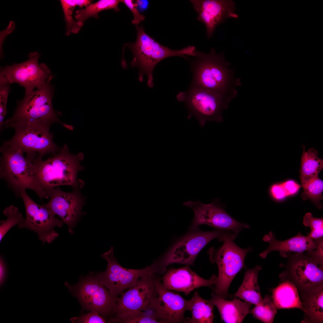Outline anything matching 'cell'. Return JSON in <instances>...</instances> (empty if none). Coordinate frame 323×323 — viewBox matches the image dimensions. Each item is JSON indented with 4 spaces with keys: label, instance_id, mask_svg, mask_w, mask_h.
<instances>
[{
    "label": "cell",
    "instance_id": "ab89813d",
    "mask_svg": "<svg viewBox=\"0 0 323 323\" xmlns=\"http://www.w3.org/2000/svg\"><path fill=\"white\" fill-rule=\"evenodd\" d=\"M281 184L287 196L295 194L301 187L300 185L292 180H288Z\"/></svg>",
    "mask_w": 323,
    "mask_h": 323
},
{
    "label": "cell",
    "instance_id": "d590c367",
    "mask_svg": "<svg viewBox=\"0 0 323 323\" xmlns=\"http://www.w3.org/2000/svg\"><path fill=\"white\" fill-rule=\"evenodd\" d=\"M9 84L0 85V127L1 129L4 120L7 113L6 106L10 91Z\"/></svg>",
    "mask_w": 323,
    "mask_h": 323
},
{
    "label": "cell",
    "instance_id": "74e56055",
    "mask_svg": "<svg viewBox=\"0 0 323 323\" xmlns=\"http://www.w3.org/2000/svg\"><path fill=\"white\" fill-rule=\"evenodd\" d=\"M313 240L316 244V248L310 252H307V254L313 259L323 265V237Z\"/></svg>",
    "mask_w": 323,
    "mask_h": 323
},
{
    "label": "cell",
    "instance_id": "4fadbf2b",
    "mask_svg": "<svg viewBox=\"0 0 323 323\" xmlns=\"http://www.w3.org/2000/svg\"><path fill=\"white\" fill-rule=\"evenodd\" d=\"M101 256L107 260V266L104 271L97 273L96 275L112 296L116 298L134 285L139 278L153 271L150 266L140 269L123 267L115 258L113 246Z\"/></svg>",
    "mask_w": 323,
    "mask_h": 323
},
{
    "label": "cell",
    "instance_id": "603a6c76",
    "mask_svg": "<svg viewBox=\"0 0 323 323\" xmlns=\"http://www.w3.org/2000/svg\"><path fill=\"white\" fill-rule=\"evenodd\" d=\"M272 300L277 309L297 308L305 312L304 303L297 288L289 281L280 284L272 290Z\"/></svg>",
    "mask_w": 323,
    "mask_h": 323
},
{
    "label": "cell",
    "instance_id": "ffe728a7",
    "mask_svg": "<svg viewBox=\"0 0 323 323\" xmlns=\"http://www.w3.org/2000/svg\"><path fill=\"white\" fill-rule=\"evenodd\" d=\"M304 253H296L290 265L292 275L297 284L306 291L322 285L323 265Z\"/></svg>",
    "mask_w": 323,
    "mask_h": 323
},
{
    "label": "cell",
    "instance_id": "7402d4cb",
    "mask_svg": "<svg viewBox=\"0 0 323 323\" xmlns=\"http://www.w3.org/2000/svg\"><path fill=\"white\" fill-rule=\"evenodd\" d=\"M211 299L217 308L222 320L226 323H242L251 311V304L235 298L232 300L219 298L211 294Z\"/></svg>",
    "mask_w": 323,
    "mask_h": 323
},
{
    "label": "cell",
    "instance_id": "9a60e30c",
    "mask_svg": "<svg viewBox=\"0 0 323 323\" xmlns=\"http://www.w3.org/2000/svg\"><path fill=\"white\" fill-rule=\"evenodd\" d=\"M158 276L153 271L139 278L117 298L109 317L124 312L149 309L157 296L156 281Z\"/></svg>",
    "mask_w": 323,
    "mask_h": 323
},
{
    "label": "cell",
    "instance_id": "cb8c5ba5",
    "mask_svg": "<svg viewBox=\"0 0 323 323\" xmlns=\"http://www.w3.org/2000/svg\"><path fill=\"white\" fill-rule=\"evenodd\" d=\"M261 266L248 269L244 274L243 281L237 292L234 294L245 301L258 304L263 300L258 282V275L261 269Z\"/></svg>",
    "mask_w": 323,
    "mask_h": 323
},
{
    "label": "cell",
    "instance_id": "277c9868",
    "mask_svg": "<svg viewBox=\"0 0 323 323\" xmlns=\"http://www.w3.org/2000/svg\"><path fill=\"white\" fill-rule=\"evenodd\" d=\"M137 37L133 43H128L126 45L132 51L133 58L131 65L137 67L139 70L138 80L144 81L146 74L147 78L148 86L152 88L154 86L153 71L156 65L165 58L173 56L186 58L185 55L195 56V46H189L178 50L171 49L159 44L145 32L142 26L136 25Z\"/></svg>",
    "mask_w": 323,
    "mask_h": 323
},
{
    "label": "cell",
    "instance_id": "52a82bcc",
    "mask_svg": "<svg viewBox=\"0 0 323 323\" xmlns=\"http://www.w3.org/2000/svg\"><path fill=\"white\" fill-rule=\"evenodd\" d=\"M189 231L178 240L170 249L150 266L159 276L164 274L167 267L174 263L193 264L199 253L210 241H219L227 230L217 229L209 231L199 228H190Z\"/></svg>",
    "mask_w": 323,
    "mask_h": 323
},
{
    "label": "cell",
    "instance_id": "2e32d148",
    "mask_svg": "<svg viewBox=\"0 0 323 323\" xmlns=\"http://www.w3.org/2000/svg\"><path fill=\"white\" fill-rule=\"evenodd\" d=\"M79 189H73L70 192L62 190L58 187L48 190L50 200L43 205L59 217L68 227L70 233L77 222L86 212L82 210L86 198Z\"/></svg>",
    "mask_w": 323,
    "mask_h": 323
},
{
    "label": "cell",
    "instance_id": "d6a6232c",
    "mask_svg": "<svg viewBox=\"0 0 323 323\" xmlns=\"http://www.w3.org/2000/svg\"><path fill=\"white\" fill-rule=\"evenodd\" d=\"M3 214L7 218L5 220L0 222V242L11 228L15 226H18L25 219L17 207L14 205H10L6 207L3 211Z\"/></svg>",
    "mask_w": 323,
    "mask_h": 323
},
{
    "label": "cell",
    "instance_id": "60d3db41",
    "mask_svg": "<svg viewBox=\"0 0 323 323\" xmlns=\"http://www.w3.org/2000/svg\"><path fill=\"white\" fill-rule=\"evenodd\" d=\"M7 277V269L5 261L1 256L0 258V283L1 286L5 281Z\"/></svg>",
    "mask_w": 323,
    "mask_h": 323
},
{
    "label": "cell",
    "instance_id": "d4e9b609",
    "mask_svg": "<svg viewBox=\"0 0 323 323\" xmlns=\"http://www.w3.org/2000/svg\"><path fill=\"white\" fill-rule=\"evenodd\" d=\"M189 301L188 310L191 311L192 316L191 318H188V323H213L215 306L211 299H204L195 292Z\"/></svg>",
    "mask_w": 323,
    "mask_h": 323
},
{
    "label": "cell",
    "instance_id": "4316f807",
    "mask_svg": "<svg viewBox=\"0 0 323 323\" xmlns=\"http://www.w3.org/2000/svg\"><path fill=\"white\" fill-rule=\"evenodd\" d=\"M305 295L304 306L307 317L303 322L322 323L323 288L322 285L309 290Z\"/></svg>",
    "mask_w": 323,
    "mask_h": 323
},
{
    "label": "cell",
    "instance_id": "9c48e42d",
    "mask_svg": "<svg viewBox=\"0 0 323 323\" xmlns=\"http://www.w3.org/2000/svg\"><path fill=\"white\" fill-rule=\"evenodd\" d=\"M176 98L185 102L189 112L188 118L195 117L201 127L207 121L223 122L222 112L233 99L217 92L191 86L187 91L179 92Z\"/></svg>",
    "mask_w": 323,
    "mask_h": 323
},
{
    "label": "cell",
    "instance_id": "8d00e7d4",
    "mask_svg": "<svg viewBox=\"0 0 323 323\" xmlns=\"http://www.w3.org/2000/svg\"><path fill=\"white\" fill-rule=\"evenodd\" d=\"M121 2L124 3L130 10L134 15V18L131 22L134 25H138L145 18L144 16L141 14L137 8V4L136 1L132 0H122Z\"/></svg>",
    "mask_w": 323,
    "mask_h": 323
},
{
    "label": "cell",
    "instance_id": "44dd1931",
    "mask_svg": "<svg viewBox=\"0 0 323 323\" xmlns=\"http://www.w3.org/2000/svg\"><path fill=\"white\" fill-rule=\"evenodd\" d=\"M263 240L268 242V248L261 253L259 255L265 258L268 253L273 251H278L283 257L287 258L289 253H304L310 252L316 248L314 240L308 236H305L299 232L296 235L284 241L277 240L274 234L270 231L268 234L264 236Z\"/></svg>",
    "mask_w": 323,
    "mask_h": 323
},
{
    "label": "cell",
    "instance_id": "5b68a950",
    "mask_svg": "<svg viewBox=\"0 0 323 323\" xmlns=\"http://www.w3.org/2000/svg\"><path fill=\"white\" fill-rule=\"evenodd\" d=\"M237 235L228 230L220 241L223 242L222 246L218 249L211 247L208 251L211 263L216 264L218 269L217 281L212 288V293L220 298L226 299L229 297V286L237 274L244 267L246 255L252 250L251 247L243 249L236 245L234 240Z\"/></svg>",
    "mask_w": 323,
    "mask_h": 323
},
{
    "label": "cell",
    "instance_id": "5bb4252c",
    "mask_svg": "<svg viewBox=\"0 0 323 323\" xmlns=\"http://www.w3.org/2000/svg\"><path fill=\"white\" fill-rule=\"evenodd\" d=\"M183 204L194 212L191 228H198L200 225L205 224L217 229L231 231L238 235L243 229L250 228L247 224L239 222L228 213L218 199H214L208 204H203L199 200L189 201Z\"/></svg>",
    "mask_w": 323,
    "mask_h": 323
},
{
    "label": "cell",
    "instance_id": "7a4b0ae2",
    "mask_svg": "<svg viewBox=\"0 0 323 323\" xmlns=\"http://www.w3.org/2000/svg\"><path fill=\"white\" fill-rule=\"evenodd\" d=\"M83 159L82 153L72 154L66 144L60 151L46 159L37 157L33 162L38 184L48 192V190L62 185L81 189L84 183L78 179L77 175L85 168L80 164Z\"/></svg>",
    "mask_w": 323,
    "mask_h": 323
},
{
    "label": "cell",
    "instance_id": "30bf717a",
    "mask_svg": "<svg viewBox=\"0 0 323 323\" xmlns=\"http://www.w3.org/2000/svg\"><path fill=\"white\" fill-rule=\"evenodd\" d=\"M65 284L68 291L77 299L82 310L97 311L106 322L111 315L117 298L112 296L96 274L92 272L83 276L77 284L73 285L67 281Z\"/></svg>",
    "mask_w": 323,
    "mask_h": 323
},
{
    "label": "cell",
    "instance_id": "e575fe53",
    "mask_svg": "<svg viewBox=\"0 0 323 323\" xmlns=\"http://www.w3.org/2000/svg\"><path fill=\"white\" fill-rule=\"evenodd\" d=\"M70 321L73 323H105L106 322L104 318L98 312L90 311L87 313L71 318Z\"/></svg>",
    "mask_w": 323,
    "mask_h": 323
},
{
    "label": "cell",
    "instance_id": "f546056e",
    "mask_svg": "<svg viewBox=\"0 0 323 323\" xmlns=\"http://www.w3.org/2000/svg\"><path fill=\"white\" fill-rule=\"evenodd\" d=\"M120 2L121 0H100L88 5L85 9L76 10L75 17L77 20L82 21L92 17L98 18V13L103 10L113 9L116 12L119 11L118 4Z\"/></svg>",
    "mask_w": 323,
    "mask_h": 323
},
{
    "label": "cell",
    "instance_id": "484cf974",
    "mask_svg": "<svg viewBox=\"0 0 323 323\" xmlns=\"http://www.w3.org/2000/svg\"><path fill=\"white\" fill-rule=\"evenodd\" d=\"M301 162L300 178L301 186L311 179L318 176L323 168V160L318 157V153L315 149L312 148L307 151L304 145Z\"/></svg>",
    "mask_w": 323,
    "mask_h": 323
},
{
    "label": "cell",
    "instance_id": "d6986e66",
    "mask_svg": "<svg viewBox=\"0 0 323 323\" xmlns=\"http://www.w3.org/2000/svg\"><path fill=\"white\" fill-rule=\"evenodd\" d=\"M161 278L162 285L167 289L182 292L187 295L201 287H208L212 288L217 282V276L214 274L209 279H205L186 265L167 270Z\"/></svg>",
    "mask_w": 323,
    "mask_h": 323
},
{
    "label": "cell",
    "instance_id": "7c38bea8",
    "mask_svg": "<svg viewBox=\"0 0 323 323\" xmlns=\"http://www.w3.org/2000/svg\"><path fill=\"white\" fill-rule=\"evenodd\" d=\"M25 205L26 217L18 227L26 228L36 233L39 239L43 244L52 243L59 236L54 230L61 227L64 223L51 210L43 205H39L28 196L25 190L20 194Z\"/></svg>",
    "mask_w": 323,
    "mask_h": 323
},
{
    "label": "cell",
    "instance_id": "b9f144b4",
    "mask_svg": "<svg viewBox=\"0 0 323 323\" xmlns=\"http://www.w3.org/2000/svg\"><path fill=\"white\" fill-rule=\"evenodd\" d=\"M136 2L137 4V8L140 11L143 12L148 8L149 1L147 0H136Z\"/></svg>",
    "mask_w": 323,
    "mask_h": 323
},
{
    "label": "cell",
    "instance_id": "83f0119b",
    "mask_svg": "<svg viewBox=\"0 0 323 323\" xmlns=\"http://www.w3.org/2000/svg\"><path fill=\"white\" fill-rule=\"evenodd\" d=\"M60 2L66 23V35H69L71 33H77L83 26V22L74 19L72 14L74 9L77 6L80 7H86L92 4L93 1L89 0H61Z\"/></svg>",
    "mask_w": 323,
    "mask_h": 323
},
{
    "label": "cell",
    "instance_id": "6da1fadb",
    "mask_svg": "<svg viewBox=\"0 0 323 323\" xmlns=\"http://www.w3.org/2000/svg\"><path fill=\"white\" fill-rule=\"evenodd\" d=\"M196 58L191 63L193 80L191 86L217 92L232 99L237 95L236 88L241 85L234 69L228 67L224 52L217 54L214 48L208 53L196 50Z\"/></svg>",
    "mask_w": 323,
    "mask_h": 323
},
{
    "label": "cell",
    "instance_id": "ac0fdd59",
    "mask_svg": "<svg viewBox=\"0 0 323 323\" xmlns=\"http://www.w3.org/2000/svg\"><path fill=\"white\" fill-rule=\"evenodd\" d=\"M198 13L197 19L205 25L207 37L211 38L217 26L229 18L237 19L235 4L231 0H191Z\"/></svg>",
    "mask_w": 323,
    "mask_h": 323
},
{
    "label": "cell",
    "instance_id": "f35d334b",
    "mask_svg": "<svg viewBox=\"0 0 323 323\" xmlns=\"http://www.w3.org/2000/svg\"><path fill=\"white\" fill-rule=\"evenodd\" d=\"M269 191L271 196L276 199H281L287 196L282 184L272 185Z\"/></svg>",
    "mask_w": 323,
    "mask_h": 323
},
{
    "label": "cell",
    "instance_id": "ba28073f",
    "mask_svg": "<svg viewBox=\"0 0 323 323\" xmlns=\"http://www.w3.org/2000/svg\"><path fill=\"white\" fill-rule=\"evenodd\" d=\"M51 125L23 123L8 124L3 129L13 128L15 129V134L11 138L3 143L21 149L26 153V156L32 161L37 157L42 159L47 155H55L62 148L53 141V135L50 130Z\"/></svg>",
    "mask_w": 323,
    "mask_h": 323
},
{
    "label": "cell",
    "instance_id": "836d02e7",
    "mask_svg": "<svg viewBox=\"0 0 323 323\" xmlns=\"http://www.w3.org/2000/svg\"><path fill=\"white\" fill-rule=\"evenodd\" d=\"M303 224L310 228V232L307 236L313 239L323 237V219L314 217L311 213H306L303 218Z\"/></svg>",
    "mask_w": 323,
    "mask_h": 323
},
{
    "label": "cell",
    "instance_id": "1f68e13d",
    "mask_svg": "<svg viewBox=\"0 0 323 323\" xmlns=\"http://www.w3.org/2000/svg\"><path fill=\"white\" fill-rule=\"evenodd\" d=\"M304 191L301 196L303 200L310 199L320 209L322 205L320 202L322 199L323 182L318 176L309 180L302 186Z\"/></svg>",
    "mask_w": 323,
    "mask_h": 323
},
{
    "label": "cell",
    "instance_id": "e0dca14e",
    "mask_svg": "<svg viewBox=\"0 0 323 323\" xmlns=\"http://www.w3.org/2000/svg\"><path fill=\"white\" fill-rule=\"evenodd\" d=\"M158 276L156 281L157 296L152 303L150 309L160 323H188L185 312L188 310L189 300L164 287Z\"/></svg>",
    "mask_w": 323,
    "mask_h": 323
},
{
    "label": "cell",
    "instance_id": "8fae6325",
    "mask_svg": "<svg viewBox=\"0 0 323 323\" xmlns=\"http://www.w3.org/2000/svg\"><path fill=\"white\" fill-rule=\"evenodd\" d=\"M40 56L37 52H32L25 61L1 67L0 85L18 83L27 94L50 82L54 76L45 64L39 63Z\"/></svg>",
    "mask_w": 323,
    "mask_h": 323
},
{
    "label": "cell",
    "instance_id": "f1b7e54d",
    "mask_svg": "<svg viewBox=\"0 0 323 323\" xmlns=\"http://www.w3.org/2000/svg\"><path fill=\"white\" fill-rule=\"evenodd\" d=\"M112 323H160L150 309L122 313L110 317L106 320Z\"/></svg>",
    "mask_w": 323,
    "mask_h": 323
},
{
    "label": "cell",
    "instance_id": "4dcf8cb0",
    "mask_svg": "<svg viewBox=\"0 0 323 323\" xmlns=\"http://www.w3.org/2000/svg\"><path fill=\"white\" fill-rule=\"evenodd\" d=\"M272 296H265L262 301L252 310L251 313L256 319L265 323H272L277 313Z\"/></svg>",
    "mask_w": 323,
    "mask_h": 323
},
{
    "label": "cell",
    "instance_id": "8992f818",
    "mask_svg": "<svg viewBox=\"0 0 323 323\" xmlns=\"http://www.w3.org/2000/svg\"><path fill=\"white\" fill-rule=\"evenodd\" d=\"M50 82L28 93L17 102L13 116L6 120L2 128L13 123L28 124H47L59 123L67 129L72 130L73 127L60 121L58 116L61 113L53 108L52 99L54 91ZM2 130V129H1Z\"/></svg>",
    "mask_w": 323,
    "mask_h": 323
},
{
    "label": "cell",
    "instance_id": "3957f363",
    "mask_svg": "<svg viewBox=\"0 0 323 323\" xmlns=\"http://www.w3.org/2000/svg\"><path fill=\"white\" fill-rule=\"evenodd\" d=\"M0 178L3 180L16 196L26 189L34 191L39 198H49L48 192L38 184L35 176L33 161L24 153L3 143L0 147Z\"/></svg>",
    "mask_w": 323,
    "mask_h": 323
}]
</instances>
